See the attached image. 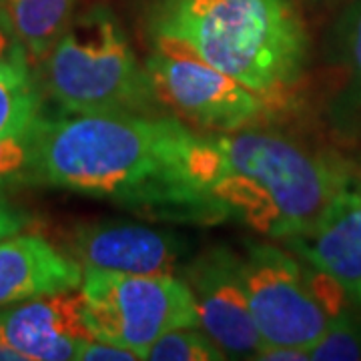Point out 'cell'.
Masks as SVG:
<instances>
[{
  "mask_svg": "<svg viewBox=\"0 0 361 361\" xmlns=\"http://www.w3.org/2000/svg\"><path fill=\"white\" fill-rule=\"evenodd\" d=\"M195 129L167 115H71L37 121V175L155 221L213 225L187 171Z\"/></svg>",
  "mask_w": 361,
  "mask_h": 361,
  "instance_id": "cell-1",
  "label": "cell"
},
{
  "mask_svg": "<svg viewBox=\"0 0 361 361\" xmlns=\"http://www.w3.org/2000/svg\"><path fill=\"white\" fill-rule=\"evenodd\" d=\"M187 171L213 225L235 221L285 241L307 231L355 177L343 159L277 130H195Z\"/></svg>",
  "mask_w": 361,
  "mask_h": 361,
  "instance_id": "cell-2",
  "label": "cell"
},
{
  "mask_svg": "<svg viewBox=\"0 0 361 361\" xmlns=\"http://www.w3.org/2000/svg\"><path fill=\"white\" fill-rule=\"evenodd\" d=\"M151 51L185 52L253 90L275 113L293 103L310 32L293 0H151Z\"/></svg>",
  "mask_w": 361,
  "mask_h": 361,
  "instance_id": "cell-3",
  "label": "cell"
},
{
  "mask_svg": "<svg viewBox=\"0 0 361 361\" xmlns=\"http://www.w3.org/2000/svg\"><path fill=\"white\" fill-rule=\"evenodd\" d=\"M39 65L40 89L65 113L157 115L145 63L106 6L75 18Z\"/></svg>",
  "mask_w": 361,
  "mask_h": 361,
  "instance_id": "cell-4",
  "label": "cell"
},
{
  "mask_svg": "<svg viewBox=\"0 0 361 361\" xmlns=\"http://www.w3.org/2000/svg\"><path fill=\"white\" fill-rule=\"evenodd\" d=\"M239 257L249 310L263 345L310 351L348 303L331 277L283 247L247 241Z\"/></svg>",
  "mask_w": 361,
  "mask_h": 361,
  "instance_id": "cell-5",
  "label": "cell"
},
{
  "mask_svg": "<svg viewBox=\"0 0 361 361\" xmlns=\"http://www.w3.org/2000/svg\"><path fill=\"white\" fill-rule=\"evenodd\" d=\"M82 315L90 336L145 360L161 336L201 327L195 297L180 275H125L82 269Z\"/></svg>",
  "mask_w": 361,
  "mask_h": 361,
  "instance_id": "cell-6",
  "label": "cell"
},
{
  "mask_svg": "<svg viewBox=\"0 0 361 361\" xmlns=\"http://www.w3.org/2000/svg\"><path fill=\"white\" fill-rule=\"evenodd\" d=\"M145 71L159 106L195 130L233 133L275 115L245 85L191 54L151 51Z\"/></svg>",
  "mask_w": 361,
  "mask_h": 361,
  "instance_id": "cell-7",
  "label": "cell"
},
{
  "mask_svg": "<svg viewBox=\"0 0 361 361\" xmlns=\"http://www.w3.org/2000/svg\"><path fill=\"white\" fill-rule=\"evenodd\" d=\"M180 277L195 297L201 329L227 360H255L263 339L249 310L239 253L231 247H211L189 259Z\"/></svg>",
  "mask_w": 361,
  "mask_h": 361,
  "instance_id": "cell-8",
  "label": "cell"
},
{
  "mask_svg": "<svg viewBox=\"0 0 361 361\" xmlns=\"http://www.w3.org/2000/svg\"><path fill=\"white\" fill-rule=\"evenodd\" d=\"M71 247L82 269L125 275H180L189 261L187 245L177 235L130 221L78 225Z\"/></svg>",
  "mask_w": 361,
  "mask_h": 361,
  "instance_id": "cell-9",
  "label": "cell"
},
{
  "mask_svg": "<svg viewBox=\"0 0 361 361\" xmlns=\"http://www.w3.org/2000/svg\"><path fill=\"white\" fill-rule=\"evenodd\" d=\"M0 337L25 361L77 360L90 337L80 287L0 307Z\"/></svg>",
  "mask_w": 361,
  "mask_h": 361,
  "instance_id": "cell-10",
  "label": "cell"
},
{
  "mask_svg": "<svg viewBox=\"0 0 361 361\" xmlns=\"http://www.w3.org/2000/svg\"><path fill=\"white\" fill-rule=\"evenodd\" d=\"M311 267L331 277L361 310V177L355 175L307 231L281 241Z\"/></svg>",
  "mask_w": 361,
  "mask_h": 361,
  "instance_id": "cell-11",
  "label": "cell"
},
{
  "mask_svg": "<svg viewBox=\"0 0 361 361\" xmlns=\"http://www.w3.org/2000/svg\"><path fill=\"white\" fill-rule=\"evenodd\" d=\"M82 267L37 233L0 239V307L78 289Z\"/></svg>",
  "mask_w": 361,
  "mask_h": 361,
  "instance_id": "cell-12",
  "label": "cell"
},
{
  "mask_svg": "<svg viewBox=\"0 0 361 361\" xmlns=\"http://www.w3.org/2000/svg\"><path fill=\"white\" fill-rule=\"evenodd\" d=\"M78 0H0V16L23 44L30 65H39L75 20Z\"/></svg>",
  "mask_w": 361,
  "mask_h": 361,
  "instance_id": "cell-13",
  "label": "cell"
},
{
  "mask_svg": "<svg viewBox=\"0 0 361 361\" xmlns=\"http://www.w3.org/2000/svg\"><path fill=\"white\" fill-rule=\"evenodd\" d=\"M40 104L42 89L28 59L0 66V137L32 127L40 118Z\"/></svg>",
  "mask_w": 361,
  "mask_h": 361,
  "instance_id": "cell-14",
  "label": "cell"
},
{
  "mask_svg": "<svg viewBox=\"0 0 361 361\" xmlns=\"http://www.w3.org/2000/svg\"><path fill=\"white\" fill-rule=\"evenodd\" d=\"M23 185H39L37 123L23 133L0 137V193Z\"/></svg>",
  "mask_w": 361,
  "mask_h": 361,
  "instance_id": "cell-15",
  "label": "cell"
},
{
  "mask_svg": "<svg viewBox=\"0 0 361 361\" xmlns=\"http://www.w3.org/2000/svg\"><path fill=\"white\" fill-rule=\"evenodd\" d=\"M307 353L313 361L361 360V310L349 301Z\"/></svg>",
  "mask_w": 361,
  "mask_h": 361,
  "instance_id": "cell-16",
  "label": "cell"
},
{
  "mask_svg": "<svg viewBox=\"0 0 361 361\" xmlns=\"http://www.w3.org/2000/svg\"><path fill=\"white\" fill-rule=\"evenodd\" d=\"M145 360L151 361H221L225 351L201 327H180L157 339L147 349Z\"/></svg>",
  "mask_w": 361,
  "mask_h": 361,
  "instance_id": "cell-17",
  "label": "cell"
},
{
  "mask_svg": "<svg viewBox=\"0 0 361 361\" xmlns=\"http://www.w3.org/2000/svg\"><path fill=\"white\" fill-rule=\"evenodd\" d=\"M336 51L348 75L345 103L361 106V0L351 4L336 26Z\"/></svg>",
  "mask_w": 361,
  "mask_h": 361,
  "instance_id": "cell-18",
  "label": "cell"
},
{
  "mask_svg": "<svg viewBox=\"0 0 361 361\" xmlns=\"http://www.w3.org/2000/svg\"><path fill=\"white\" fill-rule=\"evenodd\" d=\"M77 360L80 361H139L137 355L129 351V349H123L115 345V343H109L103 339H97V337L90 336L89 339L82 341V345L78 348Z\"/></svg>",
  "mask_w": 361,
  "mask_h": 361,
  "instance_id": "cell-19",
  "label": "cell"
},
{
  "mask_svg": "<svg viewBox=\"0 0 361 361\" xmlns=\"http://www.w3.org/2000/svg\"><path fill=\"white\" fill-rule=\"evenodd\" d=\"M28 223H30L28 213L11 203V199L6 195L0 193V239L25 231Z\"/></svg>",
  "mask_w": 361,
  "mask_h": 361,
  "instance_id": "cell-20",
  "label": "cell"
},
{
  "mask_svg": "<svg viewBox=\"0 0 361 361\" xmlns=\"http://www.w3.org/2000/svg\"><path fill=\"white\" fill-rule=\"evenodd\" d=\"M20 59H28L26 56L23 44L14 37L11 26L4 23V18L0 16V66L13 61H20Z\"/></svg>",
  "mask_w": 361,
  "mask_h": 361,
  "instance_id": "cell-21",
  "label": "cell"
},
{
  "mask_svg": "<svg viewBox=\"0 0 361 361\" xmlns=\"http://www.w3.org/2000/svg\"><path fill=\"white\" fill-rule=\"evenodd\" d=\"M257 361H307L310 353L305 349L285 348V345H261L255 355Z\"/></svg>",
  "mask_w": 361,
  "mask_h": 361,
  "instance_id": "cell-22",
  "label": "cell"
},
{
  "mask_svg": "<svg viewBox=\"0 0 361 361\" xmlns=\"http://www.w3.org/2000/svg\"><path fill=\"white\" fill-rule=\"evenodd\" d=\"M0 361H25L23 360V355L13 349L2 337H0Z\"/></svg>",
  "mask_w": 361,
  "mask_h": 361,
  "instance_id": "cell-23",
  "label": "cell"
}]
</instances>
